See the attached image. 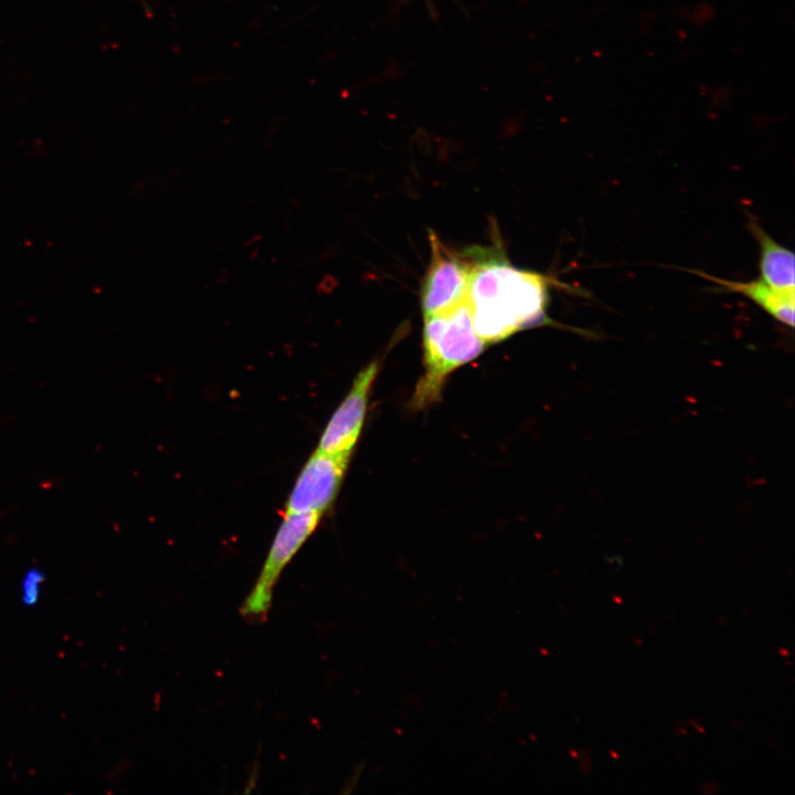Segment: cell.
Returning <instances> with one entry per match:
<instances>
[{"mask_svg": "<svg viewBox=\"0 0 795 795\" xmlns=\"http://www.w3.org/2000/svg\"><path fill=\"white\" fill-rule=\"evenodd\" d=\"M552 284L549 276L518 269L487 250L466 298L477 335L491 344L523 329L558 326L547 314Z\"/></svg>", "mask_w": 795, "mask_h": 795, "instance_id": "cell-1", "label": "cell"}, {"mask_svg": "<svg viewBox=\"0 0 795 795\" xmlns=\"http://www.w3.org/2000/svg\"><path fill=\"white\" fill-rule=\"evenodd\" d=\"M486 346L475 330L467 300L424 316V373L415 385L410 409L423 411L439 402L449 374L479 357Z\"/></svg>", "mask_w": 795, "mask_h": 795, "instance_id": "cell-2", "label": "cell"}, {"mask_svg": "<svg viewBox=\"0 0 795 795\" xmlns=\"http://www.w3.org/2000/svg\"><path fill=\"white\" fill-rule=\"evenodd\" d=\"M321 518L317 512L284 513L258 577L240 607L243 617L253 622L266 619L282 572L315 532Z\"/></svg>", "mask_w": 795, "mask_h": 795, "instance_id": "cell-3", "label": "cell"}, {"mask_svg": "<svg viewBox=\"0 0 795 795\" xmlns=\"http://www.w3.org/2000/svg\"><path fill=\"white\" fill-rule=\"evenodd\" d=\"M431 261L426 269L421 304L424 316L442 312L463 303L479 259L487 250L470 248L458 252L446 246L430 231Z\"/></svg>", "mask_w": 795, "mask_h": 795, "instance_id": "cell-4", "label": "cell"}, {"mask_svg": "<svg viewBox=\"0 0 795 795\" xmlns=\"http://www.w3.org/2000/svg\"><path fill=\"white\" fill-rule=\"evenodd\" d=\"M351 456L316 449L297 476L284 513L317 512L324 516L336 501Z\"/></svg>", "mask_w": 795, "mask_h": 795, "instance_id": "cell-5", "label": "cell"}, {"mask_svg": "<svg viewBox=\"0 0 795 795\" xmlns=\"http://www.w3.org/2000/svg\"><path fill=\"white\" fill-rule=\"evenodd\" d=\"M378 360L356 375L349 392L325 426L316 449L327 454H352L367 416L369 398L379 373Z\"/></svg>", "mask_w": 795, "mask_h": 795, "instance_id": "cell-6", "label": "cell"}, {"mask_svg": "<svg viewBox=\"0 0 795 795\" xmlns=\"http://www.w3.org/2000/svg\"><path fill=\"white\" fill-rule=\"evenodd\" d=\"M704 279H709L722 287L723 290L740 294L776 321L794 327L795 290H781L766 284L761 278L749 282H736L712 276L701 271H690Z\"/></svg>", "mask_w": 795, "mask_h": 795, "instance_id": "cell-7", "label": "cell"}, {"mask_svg": "<svg viewBox=\"0 0 795 795\" xmlns=\"http://www.w3.org/2000/svg\"><path fill=\"white\" fill-rule=\"evenodd\" d=\"M749 230L760 248V278L774 288L795 290L793 252L776 242L752 216L749 218Z\"/></svg>", "mask_w": 795, "mask_h": 795, "instance_id": "cell-8", "label": "cell"}, {"mask_svg": "<svg viewBox=\"0 0 795 795\" xmlns=\"http://www.w3.org/2000/svg\"><path fill=\"white\" fill-rule=\"evenodd\" d=\"M44 580L45 574L40 568L31 566L25 570L20 583V600L25 606L36 605Z\"/></svg>", "mask_w": 795, "mask_h": 795, "instance_id": "cell-9", "label": "cell"}, {"mask_svg": "<svg viewBox=\"0 0 795 795\" xmlns=\"http://www.w3.org/2000/svg\"><path fill=\"white\" fill-rule=\"evenodd\" d=\"M428 1V0H427Z\"/></svg>", "mask_w": 795, "mask_h": 795, "instance_id": "cell-10", "label": "cell"}]
</instances>
